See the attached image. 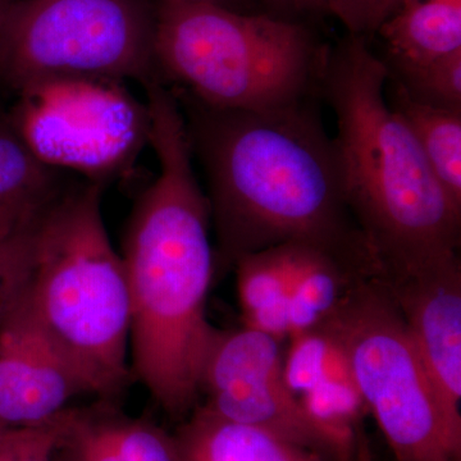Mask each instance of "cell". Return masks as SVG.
I'll return each instance as SVG.
<instances>
[{"label": "cell", "mask_w": 461, "mask_h": 461, "mask_svg": "<svg viewBox=\"0 0 461 461\" xmlns=\"http://www.w3.org/2000/svg\"><path fill=\"white\" fill-rule=\"evenodd\" d=\"M172 91L208 180L215 273L288 242L372 259L346 203L335 141L313 96L281 108L239 111Z\"/></svg>", "instance_id": "1"}, {"label": "cell", "mask_w": 461, "mask_h": 461, "mask_svg": "<svg viewBox=\"0 0 461 461\" xmlns=\"http://www.w3.org/2000/svg\"><path fill=\"white\" fill-rule=\"evenodd\" d=\"M149 144L159 173L133 206L123 239L131 305L132 371L172 420L198 406L199 378L215 327L206 320L215 275L211 206L200 187L180 104L149 84Z\"/></svg>", "instance_id": "2"}, {"label": "cell", "mask_w": 461, "mask_h": 461, "mask_svg": "<svg viewBox=\"0 0 461 461\" xmlns=\"http://www.w3.org/2000/svg\"><path fill=\"white\" fill-rule=\"evenodd\" d=\"M388 69L363 35L327 51L320 91L335 112L346 203L377 277L459 256L461 206L384 96Z\"/></svg>", "instance_id": "3"}, {"label": "cell", "mask_w": 461, "mask_h": 461, "mask_svg": "<svg viewBox=\"0 0 461 461\" xmlns=\"http://www.w3.org/2000/svg\"><path fill=\"white\" fill-rule=\"evenodd\" d=\"M102 184L67 187L35 229L30 311L90 393L115 402L129 386V284L102 215Z\"/></svg>", "instance_id": "4"}, {"label": "cell", "mask_w": 461, "mask_h": 461, "mask_svg": "<svg viewBox=\"0 0 461 461\" xmlns=\"http://www.w3.org/2000/svg\"><path fill=\"white\" fill-rule=\"evenodd\" d=\"M327 51L290 18L211 3L156 5L160 83L208 107L264 111L312 98L320 91Z\"/></svg>", "instance_id": "5"}, {"label": "cell", "mask_w": 461, "mask_h": 461, "mask_svg": "<svg viewBox=\"0 0 461 461\" xmlns=\"http://www.w3.org/2000/svg\"><path fill=\"white\" fill-rule=\"evenodd\" d=\"M148 0H14L0 26V81L21 91L63 78L159 81Z\"/></svg>", "instance_id": "6"}, {"label": "cell", "mask_w": 461, "mask_h": 461, "mask_svg": "<svg viewBox=\"0 0 461 461\" xmlns=\"http://www.w3.org/2000/svg\"><path fill=\"white\" fill-rule=\"evenodd\" d=\"M323 324L344 346L355 384L396 461H461V432L446 417L405 321L378 277L355 286Z\"/></svg>", "instance_id": "7"}, {"label": "cell", "mask_w": 461, "mask_h": 461, "mask_svg": "<svg viewBox=\"0 0 461 461\" xmlns=\"http://www.w3.org/2000/svg\"><path fill=\"white\" fill-rule=\"evenodd\" d=\"M8 115L27 148L45 165L99 182L122 172L149 142L147 103L123 83L63 78L18 94Z\"/></svg>", "instance_id": "8"}, {"label": "cell", "mask_w": 461, "mask_h": 461, "mask_svg": "<svg viewBox=\"0 0 461 461\" xmlns=\"http://www.w3.org/2000/svg\"><path fill=\"white\" fill-rule=\"evenodd\" d=\"M284 342L242 327L215 329L199 378L208 411L248 424L330 461H357V436L321 426L306 412L284 375Z\"/></svg>", "instance_id": "9"}, {"label": "cell", "mask_w": 461, "mask_h": 461, "mask_svg": "<svg viewBox=\"0 0 461 461\" xmlns=\"http://www.w3.org/2000/svg\"><path fill=\"white\" fill-rule=\"evenodd\" d=\"M399 309L446 417L461 432V266L459 256L378 277Z\"/></svg>", "instance_id": "10"}, {"label": "cell", "mask_w": 461, "mask_h": 461, "mask_svg": "<svg viewBox=\"0 0 461 461\" xmlns=\"http://www.w3.org/2000/svg\"><path fill=\"white\" fill-rule=\"evenodd\" d=\"M80 393L89 388L45 335L23 293L0 323V424L44 426Z\"/></svg>", "instance_id": "11"}, {"label": "cell", "mask_w": 461, "mask_h": 461, "mask_svg": "<svg viewBox=\"0 0 461 461\" xmlns=\"http://www.w3.org/2000/svg\"><path fill=\"white\" fill-rule=\"evenodd\" d=\"M63 461H181L175 436L102 400L66 408L50 420Z\"/></svg>", "instance_id": "12"}, {"label": "cell", "mask_w": 461, "mask_h": 461, "mask_svg": "<svg viewBox=\"0 0 461 461\" xmlns=\"http://www.w3.org/2000/svg\"><path fill=\"white\" fill-rule=\"evenodd\" d=\"M281 247L290 282V336L323 324L355 286L378 275L369 258L305 242H288Z\"/></svg>", "instance_id": "13"}, {"label": "cell", "mask_w": 461, "mask_h": 461, "mask_svg": "<svg viewBox=\"0 0 461 461\" xmlns=\"http://www.w3.org/2000/svg\"><path fill=\"white\" fill-rule=\"evenodd\" d=\"M388 72L403 77L461 50V0H406L378 27Z\"/></svg>", "instance_id": "14"}, {"label": "cell", "mask_w": 461, "mask_h": 461, "mask_svg": "<svg viewBox=\"0 0 461 461\" xmlns=\"http://www.w3.org/2000/svg\"><path fill=\"white\" fill-rule=\"evenodd\" d=\"M60 171L27 148L7 118H0V240L32 230L67 189Z\"/></svg>", "instance_id": "15"}, {"label": "cell", "mask_w": 461, "mask_h": 461, "mask_svg": "<svg viewBox=\"0 0 461 461\" xmlns=\"http://www.w3.org/2000/svg\"><path fill=\"white\" fill-rule=\"evenodd\" d=\"M181 461H330L314 451L196 406L175 433Z\"/></svg>", "instance_id": "16"}, {"label": "cell", "mask_w": 461, "mask_h": 461, "mask_svg": "<svg viewBox=\"0 0 461 461\" xmlns=\"http://www.w3.org/2000/svg\"><path fill=\"white\" fill-rule=\"evenodd\" d=\"M384 96L411 130L437 180L461 206V111L433 107L412 98L390 74Z\"/></svg>", "instance_id": "17"}, {"label": "cell", "mask_w": 461, "mask_h": 461, "mask_svg": "<svg viewBox=\"0 0 461 461\" xmlns=\"http://www.w3.org/2000/svg\"><path fill=\"white\" fill-rule=\"evenodd\" d=\"M233 269L244 327L286 341L290 282L281 245L242 257Z\"/></svg>", "instance_id": "18"}, {"label": "cell", "mask_w": 461, "mask_h": 461, "mask_svg": "<svg viewBox=\"0 0 461 461\" xmlns=\"http://www.w3.org/2000/svg\"><path fill=\"white\" fill-rule=\"evenodd\" d=\"M284 357V375L297 397L327 381H354L344 346L329 327L290 336Z\"/></svg>", "instance_id": "19"}, {"label": "cell", "mask_w": 461, "mask_h": 461, "mask_svg": "<svg viewBox=\"0 0 461 461\" xmlns=\"http://www.w3.org/2000/svg\"><path fill=\"white\" fill-rule=\"evenodd\" d=\"M299 399L315 421L342 435L357 436L369 412L355 381L321 382Z\"/></svg>", "instance_id": "20"}, {"label": "cell", "mask_w": 461, "mask_h": 461, "mask_svg": "<svg viewBox=\"0 0 461 461\" xmlns=\"http://www.w3.org/2000/svg\"><path fill=\"white\" fill-rule=\"evenodd\" d=\"M396 78L412 98L433 107L461 111V50Z\"/></svg>", "instance_id": "21"}, {"label": "cell", "mask_w": 461, "mask_h": 461, "mask_svg": "<svg viewBox=\"0 0 461 461\" xmlns=\"http://www.w3.org/2000/svg\"><path fill=\"white\" fill-rule=\"evenodd\" d=\"M36 226L14 238L0 240V323L17 304L29 284Z\"/></svg>", "instance_id": "22"}, {"label": "cell", "mask_w": 461, "mask_h": 461, "mask_svg": "<svg viewBox=\"0 0 461 461\" xmlns=\"http://www.w3.org/2000/svg\"><path fill=\"white\" fill-rule=\"evenodd\" d=\"M57 432L53 424L5 429L0 435V461H56Z\"/></svg>", "instance_id": "23"}, {"label": "cell", "mask_w": 461, "mask_h": 461, "mask_svg": "<svg viewBox=\"0 0 461 461\" xmlns=\"http://www.w3.org/2000/svg\"><path fill=\"white\" fill-rule=\"evenodd\" d=\"M341 21L350 35L366 33V0H315Z\"/></svg>", "instance_id": "24"}, {"label": "cell", "mask_w": 461, "mask_h": 461, "mask_svg": "<svg viewBox=\"0 0 461 461\" xmlns=\"http://www.w3.org/2000/svg\"><path fill=\"white\" fill-rule=\"evenodd\" d=\"M405 2L406 0H366V33L377 32L378 27Z\"/></svg>", "instance_id": "25"}, {"label": "cell", "mask_w": 461, "mask_h": 461, "mask_svg": "<svg viewBox=\"0 0 461 461\" xmlns=\"http://www.w3.org/2000/svg\"><path fill=\"white\" fill-rule=\"evenodd\" d=\"M262 2L280 14H302V12L323 11L315 0H262Z\"/></svg>", "instance_id": "26"}, {"label": "cell", "mask_w": 461, "mask_h": 461, "mask_svg": "<svg viewBox=\"0 0 461 461\" xmlns=\"http://www.w3.org/2000/svg\"><path fill=\"white\" fill-rule=\"evenodd\" d=\"M162 2H181V3H211V5H221V7H226L233 9V11L245 12V14H250V12L245 11L242 5H245L247 0H162Z\"/></svg>", "instance_id": "27"}, {"label": "cell", "mask_w": 461, "mask_h": 461, "mask_svg": "<svg viewBox=\"0 0 461 461\" xmlns=\"http://www.w3.org/2000/svg\"><path fill=\"white\" fill-rule=\"evenodd\" d=\"M357 461H372L371 451H369L368 445H366V439H364L363 433L359 436Z\"/></svg>", "instance_id": "28"}, {"label": "cell", "mask_w": 461, "mask_h": 461, "mask_svg": "<svg viewBox=\"0 0 461 461\" xmlns=\"http://www.w3.org/2000/svg\"><path fill=\"white\" fill-rule=\"evenodd\" d=\"M12 2L14 0H0V26H2L3 20H5V14H7Z\"/></svg>", "instance_id": "29"}, {"label": "cell", "mask_w": 461, "mask_h": 461, "mask_svg": "<svg viewBox=\"0 0 461 461\" xmlns=\"http://www.w3.org/2000/svg\"><path fill=\"white\" fill-rule=\"evenodd\" d=\"M5 429V427H3L2 424H0V435H2V432Z\"/></svg>", "instance_id": "30"}]
</instances>
